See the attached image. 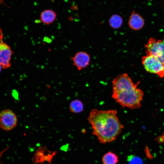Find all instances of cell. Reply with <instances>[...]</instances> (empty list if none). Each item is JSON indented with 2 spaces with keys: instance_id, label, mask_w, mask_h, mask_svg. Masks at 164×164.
Masks as SVG:
<instances>
[{
  "instance_id": "obj_2",
  "label": "cell",
  "mask_w": 164,
  "mask_h": 164,
  "mask_svg": "<svg viewBox=\"0 0 164 164\" xmlns=\"http://www.w3.org/2000/svg\"><path fill=\"white\" fill-rule=\"evenodd\" d=\"M138 83H134L128 73L118 75L112 81V97L123 108H139L144 93L138 87Z\"/></svg>"
},
{
  "instance_id": "obj_14",
  "label": "cell",
  "mask_w": 164,
  "mask_h": 164,
  "mask_svg": "<svg viewBox=\"0 0 164 164\" xmlns=\"http://www.w3.org/2000/svg\"><path fill=\"white\" fill-rule=\"evenodd\" d=\"M2 3L4 4L5 5H6L3 2V1H2V0H0V5Z\"/></svg>"
},
{
  "instance_id": "obj_3",
  "label": "cell",
  "mask_w": 164,
  "mask_h": 164,
  "mask_svg": "<svg viewBox=\"0 0 164 164\" xmlns=\"http://www.w3.org/2000/svg\"><path fill=\"white\" fill-rule=\"evenodd\" d=\"M145 47L146 55L154 57L164 64V39L157 41L151 38Z\"/></svg>"
},
{
  "instance_id": "obj_15",
  "label": "cell",
  "mask_w": 164,
  "mask_h": 164,
  "mask_svg": "<svg viewBox=\"0 0 164 164\" xmlns=\"http://www.w3.org/2000/svg\"><path fill=\"white\" fill-rule=\"evenodd\" d=\"M2 69H3V68H2V66L0 64V73L1 72V71H2Z\"/></svg>"
},
{
  "instance_id": "obj_4",
  "label": "cell",
  "mask_w": 164,
  "mask_h": 164,
  "mask_svg": "<svg viewBox=\"0 0 164 164\" xmlns=\"http://www.w3.org/2000/svg\"><path fill=\"white\" fill-rule=\"evenodd\" d=\"M142 62L147 72L157 74L161 77H164V64L154 57L146 55L142 58Z\"/></svg>"
},
{
  "instance_id": "obj_6",
  "label": "cell",
  "mask_w": 164,
  "mask_h": 164,
  "mask_svg": "<svg viewBox=\"0 0 164 164\" xmlns=\"http://www.w3.org/2000/svg\"><path fill=\"white\" fill-rule=\"evenodd\" d=\"M3 34L0 29V64L3 69H7L11 66L10 63L13 52L11 47L3 40Z\"/></svg>"
},
{
  "instance_id": "obj_16",
  "label": "cell",
  "mask_w": 164,
  "mask_h": 164,
  "mask_svg": "<svg viewBox=\"0 0 164 164\" xmlns=\"http://www.w3.org/2000/svg\"></svg>"
},
{
  "instance_id": "obj_10",
  "label": "cell",
  "mask_w": 164,
  "mask_h": 164,
  "mask_svg": "<svg viewBox=\"0 0 164 164\" xmlns=\"http://www.w3.org/2000/svg\"><path fill=\"white\" fill-rule=\"evenodd\" d=\"M84 106L82 102L78 99L72 101L69 105V110L73 113H80L84 111Z\"/></svg>"
},
{
  "instance_id": "obj_13",
  "label": "cell",
  "mask_w": 164,
  "mask_h": 164,
  "mask_svg": "<svg viewBox=\"0 0 164 164\" xmlns=\"http://www.w3.org/2000/svg\"><path fill=\"white\" fill-rule=\"evenodd\" d=\"M129 164H143L142 159L139 157L131 155L128 157Z\"/></svg>"
},
{
  "instance_id": "obj_9",
  "label": "cell",
  "mask_w": 164,
  "mask_h": 164,
  "mask_svg": "<svg viewBox=\"0 0 164 164\" xmlns=\"http://www.w3.org/2000/svg\"><path fill=\"white\" fill-rule=\"evenodd\" d=\"M56 17V12L50 9H46L42 12L40 15V19L42 22L46 25L52 23Z\"/></svg>"
},
{
  "instance_id": "obj_1",
  "label": "cell",
  "mask_w": 164,
  "mask_h": 164,
  "mask_svg": "<svg viewBox=\"0 0 164 164\" xmlns=\"http://www.w3.org/2000/svg\"><path fill=\"white\" fill-rule=\"evenodd\" d=\"M114 109L107 110L93 109L87 118L91 125L93 134L102 144L115 140L124 128Z\"/></svg>"
},
{
  "instance_id": "obj_8",
  "label": "cell",
  "mask_w": 164,
  "mask_h": 164,
  "mask_svg": "<svg viewBox=\"0 0 164 164\" xmlns=\"http://www.w3.org/2000/svg\"><path fill=\"white\" fill-rule=\"evenodd\" d=\"M128 24L132 29L135 30H139L143 27L144 21L141 15L133 11L130 16Z\"/></svg>"
},
{
  "instance_id": "obj_12",
  "label": "cell",
  "mask_w": 164,
  "mask_h": 164,
  "mask_svg": "<svg viewBox=\"0 0 164 164\" xmlns=\"http://www.w3.org/2000/svg\"><path fill=\"white\" fill-rule=\"evenodd\" d=\"M102 161L104 164H116L118 162V157L115 153L109 152L103 156Z\"/></svg>"
},
{
  "instance_id": "obj_7",
  "label": "cell",
  "mask_w": 164,
  "mask_h": 164,
  "mask_svg": "<svg viewBox=\"0 0 164 164\" xmlns=\"http://www.w3.org/2000/svg\"><path fill=\"white\" fill-rule=\"evenodd\" d=\"M71 59L73 65L80 70L87 67L89 65L90 56L86 52L80 51L77 52L72 57Z\"/></svg>"
},
{
  "instance_id": "obj_5",
  "label": "cell",
  "mask_w": 164,
  "mask_h": 164,
  "mask_svg": "<svg viewBox=\"0 0 164 164\" xmlns=\"http://www.w3.org/2000/svg\"><path fill=\"white\" fill-rule=\"evenodd\" d=\"M17 118L15 113L11 110L6 109L0 112V128L9 131L17 125Z\"/></svg>"
},
{
  "instance_id": "obj_11",
  "label": "cell",
  "mask_w": 164,
  "mask_h": 164,
  "mask_svg": "<svg viewBox=\"0 0 164 164\" xmlns=\"http://www.w3.org/2000/svg\"><path fill=\"white\" fill-rule=\"evenodd\" d=\"M123 19L120 15L114 14L110 18L109 20V24L110 27L114 29L120 28L122 25Z\"/></svg>"
}]
</instances>
